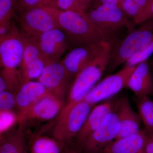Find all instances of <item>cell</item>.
<instances>
[{"instance_id":"6da1fadb","label":"cell","mask_w":153,"mask_h":153,"mask_svg":"<svg viewBox=\"0 0 153 153\" xmlns=\"http://www.w3.org/2000/svg\"><path fill=\"white\" fill-rule=\"evenodd\" d=\"M47 7L54 18L57 28L66 34L69 45L74 48L93 46L103 41H109L88 17L86 13L81 14L52 7Z\"/></svg>"},{"instance_id":"7a4b0ae2","label":"cell","mask_w":153,"mask_h":153,"mask_svg":"<svg viewBox=\"0 0 153 153\" xmlns=\"http://www.w3.org/2000/svg\"><path fill=\"white\" fill-rule=\"evenodd\" d=\"M112 46L111 42H102L93 60L76 75L68 91L67 102L57 120L66 114L74 105L83 100L95 86L108 66Z\"/></svg>"},{"instance_id":"3957f363","label":"cell","mask_w":153,"mask_h":153,"mask_svg":"<svg viewBox=\"0 0 153 153\" xmlns=\"http://www.w3.org/2000/svg\"><path fill=\"white\" fill-rule=\"evenodd\" d=\"M153 36V18L142 24L139 28L133 30L127 36L113 44L109 64L106 70L110 74L131 57L149 44Z\"/></svg>"},{"instance_id":"277c9868","label":"cell","mask_w":153,"mask_h":153,"mask_svg":"<svg viewBox=\"0 0 153 153\" xmlns=\"http://www.w3.org/2000/svg\"><path fill=\"white\" fill-rule=\"evenodd\" d=\"M85 13L110 42H112L115 34L123 27L126 28L129 33L135 29L123 10L118 6L102 5L92 7Z\"/></svg>"},{"instance_id":"5b68a950","label":"cell","mask_w":153,"mask_h":153,"mask_svg":"<svg viewBox=\"0 0 153 153\" xmlns=\"http://www.w3.org/2000/svg\"><path fill=\"white\" fill-rule=\"evenodd\" d=\"M94 106L84 100L74 105L66 114L56 120L53 137L63 145L76 137Z\"/></svg>"},{"instance_id":"8992f818","label":"cell","mask_w":153,"mask_h":153,"mask_svg":"<svg viewBox=\"0 0 153 153\" xmlns=\"http://www.w3.org/2000/svg\"><path fill=\"white\" fill-rule=\"evenodd\" d=\"M135 67L126 66L115 74L107 76L96 85L83 100L94 105L100 102L110 99L126 87Z\"/></svg>"},{"instance_id":"52a82bcc","label":"cell","mask_w":153,"mask_h":153,"mask_svg":"<svg viewBox=\"0 0 153 153\" xmlns=\"http://www.w3.org/2000/svg\"><path fill=\"white\" fill-rule=\"evenodd\" d=\"M120 127V123L115 108L81 144L82 149L87 153H98L116 140Z\"/></svg>"},{"instance_id":"ba28073f","label":"cell","mask_w":153,"mask_h":153,"mask_svg":"<svg viewBox=\"0 0 153 153\" xmlns=\"http://www.w3.org/2000/svg\"><path fill=\"white\" fill-rule=\"evenodd\" d=\"M25 51L24 37L13 23L10 32L0 38V62L1 68L20 70Z\"/></svg>"},{"instance_id":"9c48e42d","label":"cell","mask_w":153,"mask_h":153,"mask_svg":"<svg viewBox=\"0 0 153 153\" xmlns=\"http://www.w3.org/2000/svg\"><path fill=\"white\" fill-rule=\"evenodd\" d=\"M20 32L27 38L36 39L42 33L57 28L47 7L28 9L21 14Z\"/></svg>"},{"instance_id":"30bf717a","label":"cell","mask_w":153,"mask_h":153,"mask_svg":"<svg viewBox=\"0 0 153 153\" xmlns=\"http://www.w3.org/2000/svg\"><path fill=\"white\" fill-rule=\"evenodd\" d=\"M73 78L59 61L47 65L38 81L44 85L49 93L64 102Z\"/></svg>"},{"instance_id":"8fae6325","label":"cell","mask_w":153,"mask_h":153,"mask_svg":"<svg viewBox=\"0 0 153 153\" xmlns=\"http://www.w3.org/2000/svg\"><path fill=\"white\" fill-rule=\"evenodd\" d=\"M23 36L25 51L23 63L19 70L25 82L38 79L46 66L50 63L44 57L35 40Z\"/></svg>"},{"instance_id":"7c38bea8","label":"cell","mask_w":153,"mask_h":153,"mask_svg":"<svg viewBox=\"0 0 153 153\" xmlns=\"http://www.w3.org/2000/svg\"><path fill=\"white\" fill-rule=\"evenodd\" d=\"M34 39L44 57L50 63L59 62L70 45L66 34L58 28L42 33Z\"/></svg>"},{"instance_id":"4fadbf2b","label":"cell","mask_w":153,"mask_h":153,"mask_svg":"<svg viewBox=\"0 0 153 153\" xmlns=\"http://www.w3.org/2000/svg\"><path fill=\"white\" fill-rule=\"evenodd\" d=\"M64 102L48 93L36 102L18 123L25 126L29 120L48 121L57 117L64 105Z\"/></svg>"},{"instance_id":"5bb4252c","label":"cell","mask_w":153,"mask_h":153,"mask_svg":"<svg viewBox=\"0 0 153 153\" xmlns=\"http://www.w3.org/2000/svg\"><path fill=\"white\" fill-rule=\"evenodd\" d=\"M49 93L39 81L23 82L15 93L18 110V123L36 102Z\"/></svg>"},{"instance_id":"9a60e30c","label":"cell","mask_w":153,"mask_h":153,"mask_svg":"<svg viewBox=\"0 0 153 153\" xmlns=\"http://www.w3.org/2000/svg\"><path fill=\"white\" fill-rule=\"evenodd\" d=\"M115 111L120 123V130L116 140L136 134L140 130L142 121L140 115L131 105L127 96L117 100Z\"/></svg>"},{"instance_id":"2e32d148","label":"cell","mask_w":153,"mask_h":153,"mask_svg":"<svg viewBox=\"0 0 153 153\" xmlns=\"http://www.w3.org/2000/svg\"><path fill=\"white\" fill-rule=\"evenodd\" d=\"M102 42L93 46L74 47L60 62L68 74L75 78L93 60L99 51Z\"/></svg>"},{"instance_id":"e0dca14e","label":"cell","mask_w":153,"mask_h":153,"mask_svg":"<svg viewBox=\"0 0 153 153\" xmlns=\"http://www.w3.org/2000/svg\"><path fill=\"white\" fill-rule=\"evenodd\" d=\"M126 87L133 92L135 97L153 95V76L147 61L136 66Z\"/></svg>"},{"instance_id":"ac0fdd59","label":"cell","mask_w":153,"mask_h":153,"mask_svg":"<svg viewBox=\"0 0 153 153\" xmlns=\"http://www.w3.org/2000/svg\"><path fill=\"white\" fill-rule=\"evenodd\" d=\"M117 100L109 99L94 107L76 136V141L81 144L103 121L107 115L115 108Z\"/></svg>"},{"instance_id":"d6986e66","label":"cell","mask_w":153,"mask_h":153,"mask_svg":"<svg viewBox=\"0 0 153 153\" xmlns=\"http://www.w3.org/2000/svg\"><path fill=\"white\" fill-rule=\"evenodd\" d=\"M147 133L141 129L138 132L110 143L98 153H146Z\"/></svg>"},{"instance_id":"ffe728a7","label":"cell","mask_w":153,"mask_h":153,"mask_svg":"<svg viewBox=\"0 0 153 153\" xmlns=\"http://www.w3.org/2000/svg\"><path fill=\"white\" fill-rule=\"evenodd\" d=\"M18 125L16 130L1 135L0 153H27L25 126Z\"/></svg>"},{"instance_id":"44dd1931","label":"cell","mask_w":153,"mask_h":153,"mask_svg":"<svg viewBox=\"0 0 153 153\" xmlns=\"http://www.w3.org/2000/svg\"><path fill=\"white\" fill-rule=\"evenodd\" d=\"M61 144L54 137L34 136L30 142V153H62Z\"/></svg>"},{"instance_id":"7402d4cb","label":"cell","mask_w":153,"mask_h":153,"mask_svg":"<svg viewBox=\"0 0 153 153\" xmlns=\"http://www.w3.org/2000/svg\"><path fill=\"white\" fill-rule=\"evenodd\" d=\"M138 114L148 134L153 133V100L149 96L135 97Z\"/></svg>"},{"instance_id":"603a6c76","label":"cell","mask_w":153,"mask_h":153,"mask_svg":"<svg viewBox=\"0 0 153 153\" xmlns=\"http://www.w3.org/2000/svg\"><path fill=\"white\" fill-rule=\"evenodd\" d=\"M23 82L20 70L2 68L0 72V92L10 91L15 93Z\"/></svg>"},{"instance_id":"cb8c5ba5","label":"cell","mask_w":153,"mask_h":153,"mask_svg":"<svg viewBox=\"0 0 153 153\" xmlns=\"http://www.w3.org/2000/svg\"><path fill=\"white\" fill-rule=\"evenodd\" d=\"M55 0H17V10L20 13L28 9L35 7H52L55 5Z\"/></svg>"},{"instance_id":"d4e9b609","label":"cell","mask_w":153,"mask_h":153,"mask_svg":"<svg viewBox=\"0 0 153 153\" xmlns=\"http://www.w3.org/2000/svg\"><path fill=\"white\" fill-rule=\"evenodd\" d=\"M153 53V36L149 44L144 49L131 57L126 62V66H135L138 64L147 61L149 57Z\"/></svg>"},{"instance_id":"484cf974","label":"cell","mask_w":153,"mask_h":153,"mask_svg":"<svg viewBox=\"0 0 153 153\" xmlns=\"http://www.w3.org/2000/svg\"><path fill=\"white\" fill-rule=\"evenodd\" d=\"M17 0H0V23L12 22Z\"/></svg>"},{"instance_id":"4316f807","label":"cell","mask_w":153,"mask_h":153,"mask_svg":"<svg viewBox=\"0 0 153 153\" xmlns=\"http://www.w3.org/2000/svg\"><path fill=\"white\" fill-rule=\"evenodd\" d=\"M1 135L9 131L13 126L18 123V117L13 111H0Z\"/></svg>"},{"instance_id":"83f0119b","label":"cell","mask_w":153,"mask_h":153,"mask_svg":"<svg viewBox=\"0 0 153 153\" xmlns=\"http://www.w3.org/2000/svg\"><path fill=\"white\" fill-rule=\"evenodd\" d=\"M54 8L60 10L71 11L81 14L85 12L81 7L78 0H55Z\"/></svg>"},{"instance_id":"f1b7e54d","label":"cell","mask_w":153,"mask_h":153,"mask_svg":"<svg viewBox=\"0 0 153 153\" xmlns=\"http://www.w3.org/2000/svg\"><path fill=\"white\" fill-rule=\"evenodd\" d=\"M17 108L15 93L10 91L0 92V111H13Z\"/></svg>"},{"instance_id":"f546056e","label":"cell","mask_w":153,"mask_h":153,"mask_svg":"<svg viewBox=\"0 0 153 153\" xmlns=\"http://www.w3.org/2000/svg\"><path fill=\"white\" fill-rule=\"evenodd\" d=\"M153 18V0H147L146 5L133 21L135 24H142Z\"/></svg>"},{"instance_id":"4dcf8cb0","label":"cell","mask_w":153,"mask_h":153,"mask_svg":"<svg viewBox=\"0 0 153 153\" xmlns=\"http://www.w3.org/2000/svg\"><path fill=\"white\" fill-rule=\"evenodd\" d=\"M122 9L127 16L134 20L140 11V7L132 0H123Z\"/></svg>"},{"instance_id":"1f68e13d","label":"cell","mask_w":153,"mask_h":153,"mask_svg":"<svg viewBox=\"0 0 153 153\" xmlns=\"http://www.w3.org/2000/svg\"><path fill=\"white\" fill-rule=\"evenodd\" d=\"M92 7L102 5H112L121 8V5L118 0H94Z\"/></svg>"},{"instance_id":"d6a6232c","label":"cell","mask_w":153,"mask_h":153,"mask_svg":"<svg viewBox=\"0 0 153 153\" xmlns=\"http://www.w3.org/2000/svg\"><path fill=\"white\" fill-rule=\"evenodd\" d=\"M145 151L146 153H153V133L147 134Z\"/></svg>"},{"instance_id":"836d02e7","label":"cell","mask_w":153,"mask_h":153,"mask_svg":"<svg viewBox=\"0 0 153 153\" xmlns=\"http://www.w3.org/2000/svg\"><path fill=\"white\" fill-rule=\"evenodd\" d=\"M94 0H78L82 8L84 11H86L87 9L90 7Z\"/></svg>"},{"instance_id":"e575fe53","label":"cell","mask_w":153,"mask_h":153,"mask_svg":"<svg viewBox=\"0 0 153 153\" xmlns=\"http://www.w3.org/2000/svg\"><path fill=\"white\" fill-rule=\"evenodd\" d=\"M132 1H133L135 3H136L140 7L141 10L146 5L147 0H132Z\"/></svg>"},{"instance_id":"d590c367","label":"cell","mask_w":153,"mask_h":153,"mask_svg":"<svg viewBox=\"0 0 153 153\" xmlns=\"http://www.w3.org/2000/svg\"><path fill=\"white\" fill-rule=\"evenodd\" d=\"M79 153L76 151L73 150L71 149H68V148H66L64 149V151L63 153Z\"/></svg>"},{"instance_id":"8d00e7d4","label":"cell","mask_w":153,"mask_h":153,"mask_svg":"<svg viewBox=\"0 0 153 153\" xmlns=\"http://www.w3.org/2000/svg\"><path fill=\"white\" fill-rule=\"evenodd\" d=\"M119 1L122 7V4L123 2V0H118Z\"/></svg>"},{"instance_id":"74e56055","label":"cell","mask_w":153,"mask_h":153,"mask_svg":"<svg viewBox=\"0 0 153 153\" xmlns=\"http://www.w3.org/2000/svg\"><path fill=\"white\" fill-rule=\"evenodd\" d=\"M152 73L153 76V70L152 71Z\"/></svg>"}]
</instances>
